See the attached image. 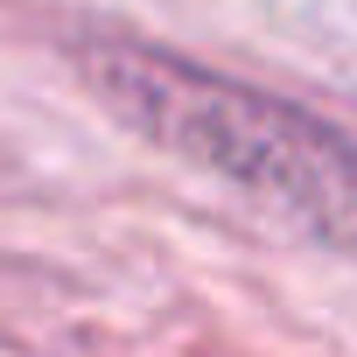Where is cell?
Returning <instances> with one entry per match:
<instances>
[{"mask_svg":"<svg viewBox=\"0 0 357 357\" xmlns=\"http://www.w3.org/2000/svg\"><path fill=\"white\" fill-rule=\"evenodd\" d=\"M77 70L84 91L161 154L204 168L308 238L357 245V140L343 126L147 43H84Z\"/></svg>","mask_w":357,"mask_h":357,"instance_id":"1","label":"cell"}]
</instances>
